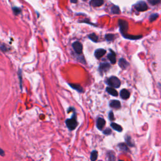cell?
<instances>
[{"label": "cell", "mask_w": 161, "mask_h": 161, "mask_svg": "<svg viewBox=\"0 0 161 161\" xmlns=\"http://www.w3.org/2000/svg\"><path fill=\"white\" fill-rule=\"evenodd\" d=\"M66 124L67 125V128H69L70 130H73L77 127V122L76 120V114L74 113L72 115L71 118L67 119L66 121Z\"/></svg>", "instance_id": "cell-1"}, {"label": "cell", "mask_w": 161, "mask_h": 161, "mask_svg": "<svg viewBox=\"0 0 161 161\" xmlns=\"http://www.w3.org/2000/svg\"><path fill=\"white\" fill-rule=\"evenodd\" d=\"M106 84L111 88H118L120 86L121 82L118 78L115 76H111L108 78L106 81Z\"/></svg>", "instance_id": "cell-2"}, {"label": "cell", "mask_w": 161, "mask_h": 161, "mask_svg": "<svg viewBox=\"0 0 161 161\" xmlns=\"http://www.w3.org/2000/svg\"><path fill=\"white\" fill-rule=\"evenodd\" d=\"M118 25L119 27H120L121 33H122V35L126 34L128 29V24L127 21H126L125 20H119Z\"/></svg>", "instance_id": "cell-3"}, {"label": "cell", "mask_w": 161, "mask_h": 161, "mask_svg": "<svg viewBox=\"0 0 161 161\" xmlns=\"http://www.w3.org/2000/svg\"><path fill=\"white\" fill-rule=\"evenodd\" d=\"M135 8L138 12H145V11L148 10V7L147 4L144 1H139L135 5Z\"/></svg>", "instance_id": "cell-4"}, {"label": "cell", "mask_w": 161, "mask_h": 161, "mask_svg": "<svg viewBox=\"0 0 161 161\" xmlns=\"http://www.w3.org/2000/svg\"><path fill=\"white\" fill-rule=\"evenodd\" d=\"M72 47H73L74 51L77 54H80L83 52V45L79 42H75L72 44Z\"/></svg>", "instance_id": "cell-5"}, {"label": "cell", "mask_w": 161, "mask_h": 161, "mask_svg": "<svg viewBox=\"0 0 161 161\" xmlns=\"http://www.w3.org/2000/svg\"><path fill=\"white\" fill-rule=\"evenodd\" d=\"M106 124V122L103 118H99L96 122V126L99 130H101Z\"/></svg>", "instance_id": "cell-6"}, {"label": "cell", "mask_w": 161, "mask_h": 161, "mask_svg": "<svg viewBox=\"0 0 161 161\" xmlns=\"http://www.w3.org/2000/svg\"><path fill=\"white\" fill-rule=\"evenodd\" d=\"M106 54V50L103 49H97L94 52V56L96 57L97 59H100L105 54Z\"/></svg>", "instance_id": "cell-7"}, {"label": "cell", "mask_w": 161, "mask_h": 161, "mask_svg": "<svg viewBox=\"0 0 161 161\" xmlns=\"http://www.w3.org/2000/svg\"><path fill=\"white\" fill-rule=\"evenodd\" d=\"M104 0H91L90 4L93 7H99L103 5Z\"/></svg>", "instance_id": "cell-8"}, {"label": "cell", "mask_w": 161, "mask_h": 161, "mask_svg": "<svg viewBox=\"0 0 161 161\" xmlns=\"http://www.w3.org/2000/svg\"><path fill=\"white\" fill-rule=\"evenodd\" d=\"M110 107L113 108H116V109H118L121 107L120 102L118 100H112L110 103Z\"/></svg>", "instance_id": "cell-9"}, {"label": "cell", "mask_w": 161, "mask_h": 161, "mask_svg": "<svg viewBox=\"0 0 161 161\" xmlns=\"http://www.w3.org/2000/svg\"><path fill=\"white\" fill-rule=\"evenodd\" d=\"M118 64H119V66H120V67L121 68H122L123 69H126V67H127L128 66V62L123 58L120 59L119 60Z\"/></svg>", "instance_id": "cell-10"}, {"label": "cell", "mask_w": 161, "mask_h": 161, "mask_svg": "<svg viewBox=\"0 0 161 161\" xmlns=\"http://www.w3.org/2000/svg\"><path fill=\"white\" fill-rule=\"evenodd\" d=\"M120 96L122 99H123V100H126V99H128V97H130V92L127 90V89H123L121 91Z\"/></svg>", "instance_id": "cell-11"}, {"label": "cell", "mask_w": 161, "mask_h": 161, "mask_svg": "<svg viewBox=\"0 0 161 161\" xmlns=\"http://www.w3.org/2000/svg\"><path fill=\"white\" fill-rule=\"evenodd\" d=\"M111 53H110L108 55V58L111 64H114L116 63V55L113 51H111Z\"/></svg>", "instance_id": "cell-12"}, {"label": "cell", "mask_w": 161, "mask_h": 161, "mask_svg": "<svg viewBox=\"0 0 161 161\" xmlns=\"http://www.w3.org/2000/svg\"><path fill=\"white\" fill-rule=\"evenodd\" d=\"M110 67L109 64L108 63H102L100 66V71L101 72H105V71H107Z\"/></svg>", "instance_id": "cell-13"}, {"label": "cell", "mask_w": 161, "mask_h": 161, "mask_svg": "<svg viewBox=\"0 0 161 161\" xmlns=\"http://www.w3.org/2000/svg\"><path fill=\"white\" fill-rule=\"evenodd\" d=\"M106 91L111 96H118V92L116 91V89L111 87H108L106 88Z\"/></svg>", "instance_id": "cell-14"}, {"label": "cell", "mask_w": 161, "mask_h": 161, "mask_svg": "<svg viewBox=\"0 0 161 161\" xmlns=\"http://www.w3.org/2000/svg\"><path fill=\"white\" fill-rule=\"evenodd\" d=\"M69 85H70L71 88H73L74 89H76V90L77 91H79V92H83V88H82L80 85L76 84H69Z\"/></svg>", "instance_id": "cell-15"}, {"label": "cell", "mask_w": 161, "mask_h": 161, "mask_svg": "<svg viewBox=\"0 0 161 161\" xmlns=\"http://www.w3.org/2000/svg\"><path fill=\"white\" fill-rule=\"evenodd\" d=\"M111 126L113 128L114 130H115L116 131H119V132H121V131H122V130H123V128H122V127L120 126V125H118L115 123H111Z\"/></svg>", "instance_id": "cell-16"}, {"label": "cell", "mask_w": 161, "mask_h": 161, "mask_svg": "<svg viewBox=\"0 0 161 161\" xmlns=\"http://www.w3.org/2000/svg\"><path fill=\"white\" fill-rule=\"evenodd\" d=\"M106 157H107L108 161H114V159H115V157H114V153L111 151L107 153Z\"/></svg>", "instance_id": "cell-17"}, {"label": "cell", "mask_w": 161, "mask_h": 161, "mask_svg": "<svg viewBox=\"0 0 161 161\" xmlns=\"http://www.w3.org/2000/svg\"><path fill=\"white\" fill-rule=\"evenodd\" d=\"M123 36L126 38H128V39H131V40H135V39H139L142 37V36H134V35H127V34H125L123 35Z\"/></svg>", "instance_id": "cell-18"}, {"label": "cell", "mask_w": 161, "mask_h": 161, "mask_svg": "<svg viewBox=\"0 0 161 161\" xmlns=\"http://www.w3.org/2000/svg\"><path fill=\"white\" fill-rule=\"evenodd\" d=\"M97 158V152L96 151H93L91 154V161H95Z\"/></svg>", "instance_id": "cell-19"}, {"label": "cell", "mask_w": 161, "mask_h": 161, "mask_svg": "<svg viewBox=\"0 0 161 161\" xmlns=\"http://www.w3.org/2000/svg\"><path fill=\"white\" fill-rule=\"evenodd\" d=\"M111 12L113 14H119L120 12V8L118 6H113L112 8H111Z\"/></svg>", "instance_id": "cell-20"}, {"label": "cell", "mask_w": 161, "mask_h": 161, "mask_svg": "<svg viewBox=\"0 0 161 161\" xmlns=\"http://www.w3.org/2000/svg\"><path fill=\"white\" fill-rule=\"evenodd\" d=\"M89 39H91L93 42H97V40H98V37L95 33H91L90 35H89Z\"/></svg>", "instance_id": "cell-21"}, {"label": "cell", "mask_w": 161, "mask_h": 161, "mask_svg": "<svg viewBox=\"0 0 161 161\" xmlns=\"http://www.w3.org/2000/svg\"><path fill=\"white\" fill-rule=\"evenodd\" d=\"M119 148H120V150H122V151H128V147L127 146H126V144H125V143H120V144H119Z\"/></svg>", "instance_id": "cell-22"}, {"label": "cell", "mask_w": 161, "mask_h": 161, "mask_svg": "<svg viewBox=\"0 0 161 161\" xmlns=\"http://www.w3.org/2000/svg\"><path fill=\"white\" fill-rule=\"evenodd\" d=\"M148 1L152 5H156L160 2V0H148Z\"/></svg>", "instance_id": "cell-23"}, {"label": "cell", "mask_w": 161, "mask_h": 161, "mask_svg": "<svg viewBox=\"0 0 161 161\" xmlns=\"http://www.w3.org/2000/svg\"><path fill=\"white\" fill-rule=\"evenodd\" d=\"M105 38L106 39L108 40V41H111V40H113L114 38V35L113 34H107L105 36Z\"/></svg>", "instance_id": "cell-24"}, {"label": "cell", "mask_w": 161, "mask_h": 161, "mask_svg": "<svg viewBox=\"0 0 161 161\" xmlns=\"http://www.w3.org/2000/svg\"><path fill=\"white\" fill-rule=\"evenodd\" d=\"M13 10L14 13H15V15H18V14H19L20 13V12H21L20 9L17 7H14L13 8Z\"/></svg>", "instance_id": "cell-25"}, {"label": "cell", "mask_w": 161, "mask_h": 161, "mask_svg": "<svg viewBox=\"0 0 161 161\" xmlns=\"http://www.w3.org/2000/svg\"><path fill=\"white\" fill-rule=\"evenodd\" d=\"M157 17H158L157 14H154V15H151V18H150V21H154V20H156V19H157Z\"/></svg>", "instance_id": "cell-26"}, {"label": "cell", "mask_w": 161, "mask_h": 161, "mask_svg": "<svg viewBox=\"0 0 161 161\" xmlns=\"http://www.w3.org/2000/svg\"><path fill=\"white\" fill-rule=\"evenodd\" d=\"M111 133V131L110 128H106V129L103 131V134H106V135H110Z\"/></svg>", "instance_id": "cell-27"}, {"label": "cell", "mask_w": 161, "mask_h": 161, "mask_svg": "<svg viewBox=\"0 0 161 161\" xmlns=\"http://www.w3.org/2000/svg\"><path fill=\"white\" fill-rule=\"evenodd\" d=\"M109 118H110V120H114L113 113L112 111H111V112L109 113Z\"/></svg>", "instance_id": "cell-28"}, {"label": "cell", "mask_w": 161, "mask_h": 161, "mask_svg": "<svg viewBox=\"0 0 161 161\" xmlns=\"http://www.w3.org/2000/svg\"><path fill=\"white\" fill-rule=\"evenodd\" d=\"M130 140H131V139H130V137H127L126 139V142H127V143H128V145H131V146H133V145H132L131 144V143H130Z\"/></svg>", "instance_id": "cell-29"}, {"label": "cell", "mask_w": 161, "mask_h": 161, "mask_svg": "<svg viewBox=\"0 0 161 161\" xmlns=\"http://www.w3.org/2000/svg\"><path fill=\"white\" fill-rule=\"evenodd\" d=\"M71 2L72 3H76L77 2V0H71Z\"/></svg>", "instance_id": "cell-30"}, {"label": "cell", "mask_w": 161, "mask_h": 161, "mask_svg": "<svg viewBox=\"0 0 161 161\" xmlns=\"http://www.w3.org/2000/svg\"><path fill=\"white\" fill-rule=\"evenodd\" d=\"M1 156H4V152H3V150H1Z\"/></svg>", "instance_id": "cell-31"}, {"label": "cell", "mask_w": 161, "mask_h": 161, "mask_svg": "<svg viewBox=\"0 0 161 161\" xmlns=\"http://www.w3.org/2000/svg\"><path fill=\"white\" fill-rule=\"evenodd\" d=\"M118 161H124V160H119Z\"/></svg>", "instance_id": "cell-32"}, {"label": "cell", "mask_w": 161, "mask_h": 161, "mask_svg": "<svg viewBox=\"0 0 161 161\" xmlns=\"http://www.w3.org/2000/svg\"><path fill=\"white\" fill-rule=\"evenodd\" d=\"M83 1H86V0H83Z\"/></svg>", "instance_id": "cell-33"}]
</instances>
